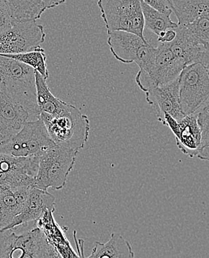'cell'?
Returning a JSON list of instances; mask_svg holds the SVG:
<instances>
[{
	"instance_id": "cell-1",
	"label": "cell",
	"mask_w": 209,
	"mask_h": 258,
	"mask_svg": "<svg viewBox=\"0 0 209 258\" xmlns=\"http://www.w3.org/2000/svg\"><path fill=\"white\" fill-rule=\"evenodd\" d=\"M61 257L36 221L0 230V258Z\"/></svg>"
},
{
	"instance_id": "cell-2",
	"label": "cell",
	"mask_w": 209,
	"mask_h": 258,
	"mask_svg": "<svg viewBox=\"0 0 209 258\" xmlns=\"http://www.w3.org/2000/svg\"><path fill=\"white\" fill-rule=\"evenodd\" d=\"M0 91L23 106L31 120L40 118L34 69L0 54Z\"/></svg>"
},
{
	"instance_id": "cell-3",
	"label": "cell",
	"mask_w": 209,
	"mask_h": 258,
	"mask_svg": "<svg viewBox=\"0 0 209 258\" xmlns=\"http://www.w3.org/2000/svg\"><path fill=\"white\" fill-rule=\"evenodd\" d=\"M40 118L55 145L79 151L88 142L89 119L72 104L57 115L40 112Z\"/></svg>"
},
{
	"instance_id": "cell-4",
	"label": "cell",
	"mask_w": 209,
	"mask_h": 258,
	"mask_svg": "<svg viewBox=\"0 0 209 258\" xmlns=\"http://www.w3.org/2000/svg\"><path fill=\"white\" fill-rule=\"evenodd\" d=\"M78 153L57 145L43 153L39 159L35 187L45 190L63 188L74 168Z\"/></svg>"
},
{
	"instance_id": "cell-5",
	"label": "cell",
	"mask_w": 209,
	"mask_h": 258,
	"mask_svg": "<svg viewBox=\"0 0 209 258\" xmlns=\"http://www.w3.org/2000/svg\"><path fill=\"white\" fill-rule=\"evenodd\" d=\"M108 33L125 31L144 37V20L141 0H98Z\"/></svg>"
},
{
	"instance_id": "cell-6",
	"label": "cell",
	"mask_w": 209,
	"mask_h": 258,
	"mask_svg": "<svg viewBox=\"0 0 209 258\" xmlns=\"http://www.w3.org/2000/svg\"><path fill=\"white\" fill-rule=\"evenodd\" d=\"M107 43L117 60L123 63L135 62L143 71H146L152 64L157 51V46L129 31L108 33Z\"/></svg>"
},
{
	"instance_id": "cell-7",
	"label": "cell",
	"mask_w": 209,
	"mask_h": 258,
	"mask_svg": "<svg viewBox=\"0 0 209 258\" xmlns=\"http://www.w3.org/2000/svg\"><path fill=\"white\" fill-rule=\"evenodd\" d=\"M179 98L184 115L209 101L208 67L196 62L184 67L179 76Z\"/></svg>"
},
{
	"instance_id": "cell-8",
	"label": "cell",
	"mask_w": 209,
	"mask_h": 258,
	"mask_svg": "<svg viewBox=\"0 0 209 258\" xmlns=\"http://www.w3.org/2000/svg\"><path fill=\"white\" fill-rule=\"evenodd\" d=\"M40 118L26 121L20 131L0 146V152L19 157L40 156L54 146Z\"/></svg>"
},
{
	"instance_id": "cell-9",
	"label": "cell",
	"mask_w": 209,
	"mask_h": 258,
	"mask_svg": "<svg viewBox=\"0 0 209 258\" xmlns=\"http://www.w3.org/2000/svg\"><path fill=\"white\" fill-rule=\"evenodd\" d=\"M155 57L146 71L140 70L135 81L140 90L147 92L157 86L169 84L179 78L185 64L177 58L168 43L157 44Z\"/></svg>"
},
{
	"instance_id": "cell-10",
	"label": "cell",
	"mask_w": 209,
	"mask_h": 258,
	"mask_svg": "<svg viewBox=\"0 0 209 258\" xmlns=\"http://www.w3.org/2000/svg\"><path fill=\"white\" fill-rule=\"evenodd\" d=\"M46 37L44 28L36 20L16 22L0 33V54H14L33 51L41 46Z\"/></svg>"
},
{
	"instance_id": "cell-11",
	"label": "cell",
	"mask_w": 209,
	"mask_h": 258,
	"mask_svg": "<svg viewBox=\"0 0 209 258\" xmlns=\"http://www.w3.org/2000/svg\"><path fill=\"white\" fill-rule=\"evenodd\" d=\"M40 156L19 157L0 152V185L8 189L35 187Z\"/></svg>"
},
{
	"instance_id": "cell-12",
	"label": "cell",
	"mask_w": 209,
	"mask_h": 258,
	"mask_svg": "<svg viewBox=\"0 0 209 258\" xmlns=\"http://www.w3.org/2000/svg\"><path fill=\"white\" fill-rule=\"evenodd\" d=\"M145 93L147 102L156 108L159 121L164 112L178 121L185 116L179 104V78L169 84L153 87Z\"/></svg>"
},
{
	"instance_id": "cell-13",
	"label": "cell",
	"mask_w": 209,
	"mask_h": 258,
	"mask_svg": "<svg viewBox=\"0 0 209 258\" xmlns=\"http://www.w3.org/2000/svg\"><path fill=\"white\" fill-rule=\"evenodd\" d=\"M29 121H31L29 112L0 91V146L12 139Z\"/></svg>"
},
{
	"instance_id": "cell-14",
	"label": "cell",
	"mask_w": 209,
	"mask_h": 258,
	"mask_svg": "<svg viewBox=\"0 0 209 258\" xmlns=\"http://www.w3.org/2000/svg\"><path fill=\"white\" fill-rule=\"evenodd\" d=\"M55 198L47 190L33 187L29 190L21 210L6 228H10L22 223L36 221L47 211L55 210ZM4 228V229H6Z\"/></svg>"
},
{
	"instance_id": "cell-15",
	"label": "cell",
	"mask_w": 209,
	"mask_h": 258,
	"mask_svg": "<svg viewBox=\"0 0 209 258\" xmlns=\"http://www.w3.org/2000/svg\"><path fill=\"white\" fill-rule=\"evenodd\" d=\"M175 38L168 43L174 55L182 61L185 67L196 62L208 67V47L191 41L179 25L175 28Z\"/></svg>"
},
{
	"instance_id": "cell-16",
	"label": "cell",
	"mask_w": 209,
	"mask_h": 258,
	"mask_svg": "<svg viewBox=\"0 0 209 258\" xmlns=\"http://www.w3.org/2000/svg\"><path fill=\"white\" fill-rule=\"evenodd\" d=\"M178 122V133L174 136L177 148L189 157H198L201 151V133L196 114L185 115Z\"/></svg>"
},
{
	"instance_id": "cell-17",
	"label": "cell",
	"mask_w": 209,
	"mask_h": 258,
	"mask_svg": "<svg viewBox=\"0 0 209 258\" xmlns=\"http://www.w3.org/2000/svg\"><path fill=\"white\" fill-rule=\"evenodd\" d=\"M30 188L7 189L0 194V230L7 227L20 212Z\"/></svg>"
},
{
	"instance_id": "cell-18",
	"label": "cell",
	"mask_w": 209,
	"mask_h": 258,
	"mask_svg": "<svg viewBox=\"0 0 209 258\" xmlns=\"http://www.w3.org/2000/svg\"><path fill=\"white\" fill-rule=\"evenodd\" d=\"M89 258H133L135 253L128 240L118 233H112L110 240L106 243H95Z\"/></svg>"
},
{
	"instance_id": "cell-19",
	"label": "cell",
	"mask_w": 209,
	"mask_h": 258,
	"mask_svg": "<svg viewBox=\"0 0 209 258\" xmlns=\"http://www.w3.org/2000/svg\"><path fill=\"white\" fill-rule=\"evenodd\" d=\"M178 25L191 23L197 17L209 15V0H166Z\"/></svg>"
},
{
	"instance_id": "cell-20",
	"label": "cell",
	"mask_w": 209,
	"mask_h": 258,
	"mask_svg": "<svg viewBox=\"0 0 209 258\" xmlns=\"http://www.w3.org/2000/svg\"><path fill=\"white\" fill-rule=\"evenodd\" d=\"M46 81L38 72L35 71L37 105L40 112L57 115L60 113L68 104L53 95L48 88Z\"/></svg>"
},
{
	"instance_id": "cell-21",
	"label": "cell",
	"mask_w": 209,
	"mask_h": 258,
	"mask_svg": "<svg viewBox=\"0 0 209 258\" xmlns=\"http://www.w3.org/2000/svg\"><path fill=\"white\" fill-rule=\"evenodd\" d=\"M142 12L144 20V29L158 36L170 29H175L178 24L171 20V11L162 12L156 10L141 0Z\"/></svg>"
},
{
	"instance_id": "cell-22",
	"label": "cell",
	"mask_w": 209,
	"mask_h": 258,
	"mask_svg": "<svg viewBox=\"0 0 209 258\" xmlns=\"http://www.w3.org/2000/svg\"><path fill=\"white\" fill-rule=\"evenodd\" d=\"M1 54L29 66L35 71L38 72L45 79L47 80L49 78V73H48L46 63V54H45L44 48H42L41 46L27 52L14 54Z\"/></svg>"
},
{
	"instance_id": "cell-23",
	"label": "cell",
	"mask_w": 209,
	"mask_h": 258,
	"mask_svg": "<svg viewBox=\"0 0 209 258\" xmlns=\"http://www.w3.org/2000/svg\"><path fill=\"white\" fill-rule=\"evenodd\" d=\"M182 26L185 34L196 44L208 47V16L197 17L191 23Z\"/></svg>"
},
{
	"instance_id": "cell-24",
	"label": "cell",
	"mask_w": 209,
	"mask_h": 258,
	"mask_svg": "<svg viewBox=\"0 0 209 258\" xmlns=\"http://www.w3.org/2000/svg\"><path fill=\"white\" fill-rule=\"evenodd\" d=\"M201 133V151L197 158L208 161L209 158V101L204 103L195 112Z\"/></svg>"
},
{
	"instance_id": "cell-25",
	"label": "cell",
	"mask_w": 209,
	"mask_h": 258,
	"mask_svg": "<svg viewBox=\"0 0 209 258\" xmlns=\"http://www.w3.org/2000/svg\"><path fill=\"white\" fill-rule=\"evenodd\" d=\"M13 24V17L8 0H0V33L10 29Z\"/></svg>"
},
{
	"instance_id": "cell-26",
	"label": "cell",
	"mask_w": 209,
	"mask_h": 258,
	"mask_svg": "<svg viewBox=\"0 0 209 258\" xmlns=\"http://www.w3.org/2000/svg\"><path fill=\"white\" fill-rule=\"evenodd\" d=\"M143 1L153 9L160 12H166L171 11L166 0H143Z\"/></svg>"
},
{
	"instance_id": "cell-27",
	"label": "cell",
	"mask_w": 209,
	"mask_h": 258,
	"mask_svg": "<svg viewBox=\"0 0 209 258\" xmlns=\"http://www.w3.org/2000/svg\"><path fill=\"white\" fill-rule=\"evenodd\" d=\"M157 37V41L158 43H171L176 37L175 29H168V30L160 33Z\"/></svg>"
},
{
	"instance_id": "cell-28",
	"label": "cell",
	"mask_w": 209,
	"mask_h": 258,
	"mask_svg": "<svg viewBox=\"0 0 209 258\" xmlns=\"http://www.w3.org/2000/svg\"><path fill=\"white\" fill-rule=\"evenodd\" d=\"M66 0H43L45 10L47 9H53L56 6H60L65 3Z\"/></svg>"
},
{
	"instance_id": "cell-29",
	"label": "cell",
	"mask_w": 209,
	"mask_h": 258,
	"mask_svg": "<svg viewBox=\"0 0 209 258\" xmlns=\"http://www.w3.org/2000/svg\"><path fill=\"white\" fill-rule=\"evenodd\" d=\"M7 187H4V186L0 185V194L3 193L7 190Z\"/></svg>"
}]
</instances>
